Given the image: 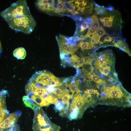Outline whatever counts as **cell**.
Listing matches in <instances>:
<instances>
[{
  "label": "cell",
  "mask_w": 131,
  "mask_h": 131,
  "mask_svg": "<svg viewBox=\"0 0 131 131\" xmlns=\"http://www.w3.org/2000/svg\"><path fill=\"white\" fill-rule=\"evenodd\" d=\"M99 104L124 108L131 106V95L119 82L102 84Z\"/></svg>",
  "instance_id": "6da1fadb"
},
{
  "label": "cell",
  "mask_w": 131,
  "mask_h": 131,
  "mask_svg": "<svg viewBox=\"0 0 131 131\" xmlns=\"http://www.w3.org/2000/svg\"><path fill=\"white\" fill-rule=\"evenodd\" d=\"M6 22L12 29L27 34L32 33L36 25L35 21L31 15L19 16Z\"/></svg>",
  "instance_id": "7a4b0ae2"
},
{
  "label": "cell",
  "mask_w": 131,
  "mask_h": 131,
  "mask_svg": "<svg viewBox=\"0 0 131 131\" xmlns=\"http://www.w3.org/2000/svg\"><path fill=\"white\" fill-rule=\"evenodd\" d=\"M0 15L6 21L19 16L31 15L26 1L19 0L12 3Z\"/></svg>",
  "instance_id": "3957f363"
},
{
  "label": "cell",
  "mask_w": 131,
  "mask_h": 131,
  "mask_svg": "<svg viewBox=\"0 0 131 131\" xmlns=\"http://www.w3.org/2000/svg\"><path fill=\"white\" fill-rule=\"evenodd\" d=\"M30 79L42 87L48 86L56 87L62 84V82L58 78L46 70L36 72Z\"/></svg>",
  "instance_id": "277c9868"
},
{
  "label": "cell",
  "mask_w": 131,
  "mask_h": 131,
  "mask_svg": "<svg viewBox=\"0 0 131 131\" xmlns=\"http://www.w3.org/2000/svg\"><path fill=\"white\" fill-rule=\"evenodd\" d=\"M91 64L92 70L115 66V58L111 51L105 50L97 54L93 59Z\"/></svg>",
  "instance_id": "5b68a950"
},
{
  "label": "cell",
  "mask_w": 131,
  "mask_h": 131,
  "mask_svg": "<svg viewBox=\"0 0 131 131\" xmlns=\"http://www.w3.org/2000/svg\"><path fill=\"white\" fill-rule=\"evenodd\" d=\"M21 113L20 111H18L10 114L3 121L0 123V128L4 129L11 127L16 123Z\"/></svg>",
  "instance_id": "8992f818"
},
{
  "label": "cell",
  "mask_w": 131,
  "mask_h": 131,
  "mask_svg": "<svg viewBox=\"0 0 131 131\" xmlns=\"http://www.w3.org/2000/svg\"><path fill=\"white\" fill-rule=\"evenodd\" d=\"M106 34L105 32L101 26H100L97 30V32L90 38L93 41V42L96 44H98L100 42V40L101 37Z\"/></svg>",
  "instance_id": "52a82bcc"
},
{
  "label": "cell",
  "mask_w": 131,
  "mask_h": 131,
  "mask_svg": "<svg viewBox=\"0 0 131 131\" xmlns=\"http://www.w3.org/2000/svg\"><path fill=\"white\" fill-rule=\"evenodd\" d=\"M113 43L114 46L120 48L131 56V51L128 45L124 41L122 40H119L116 42H114Z\"/></svg>",
  "instance_id": "ba28073f"
},
{
  "label": "cell",
  "mask_w": 131,
  "mask_h": 131,
  "mask_svg": "<svg viewBox=\"0 0 131 131\" xmlns=\"http://www.w3.org/2000/svg\"><path fill=\"white\" fill-rule=\"evenodd\" d=\"M22 99L25 106L30 107L34 111L37 108L40 106L33 100L30 98L27 95L23 96Z\"/></svg>",
  "instance_id": "9c48e42d"
},
{
  "label": "cell",
  "mask_w": 131,
  "mask_h": 131,
  "mask_svg": "<svg viewBox=\"0 0 131 131\" xmlns=\"http://www.w3.org/2000/svg\"><path fill=\"white\" fill-rule=\"evenodd\" d=\"M13 55L17 59H23L25 58L26 53L24 48L19 47L15 49L13 52Z\"/></svg>",
  "instance_id": "30bf717a"
},
{
  "label": "cell",
  "mask_w": 131,
  "mask_h": 131,
  "mask_svg": "<svg viewBox=\"0 0 131 131\" xmlns=\"http://www.w3.org/2000/svg\"><path fill=\"white\" fill-rule=\"evenodd\" d=\"M60 86L61 87L58 86L55 87V90L52 93L53 94H52L59 99H61L64 95L69 93V92Z\"/></svg>",
  "instance_id": "8fae6325"
},
{
  "label": "cell",
  "mask_w": 131,
  "mask_h": 131,
  "mask_svg": "<svg viewBox=\"0 0 131 131\" xmlns=\"http://www.w3.org/2000/svg\"><path fill=\"white\" fill-rule=\"evenodd\" d=\"M94 43L92 41L89 42L82 41L80 42L79 45L82 50H88L95 47Z\"/></svg>",
  "instance_id": "7c38bea8"
},
{
  "label": "cell",
  "mask_w": 131,
  "mask_h": 131,
  "mask_svg": "<svg viewBox=\"0 0 131 131\" xmlns=\"http://www.w3.org/2000/svg\"><path fill=\"white\" fill-rule=\"evenodd\" d=\"M92 23L90 26H89V28L92 27L98 29L99 27V24L97 16L95 15H93L91 16Z\"/></svg>",
  "instance_id": "4fadbf2b"
},
{
  "label": "cell",
  "mask_w": 131,
  "mask_h": 131,
  "mask_svg": "<svg viewBox=\"0 0 131 131\" xmlns=\"http://www.w3.org/2000/svg\"><path fill=\"white\" fill-rule=\"evenodd\" d=\"M58 3L57 4V8L56 10H54V12L59 13L61 12H64L63 9L64 4V1L61 0H58Z\"/></svg>",
  "instance_id": "5bb4252c"
},
{
  "label": "cell",
  "mask_w": 131,
  "mask_h": 131,
  "mask_svg": "<svg viewBox=\"0 0 131 131\" xmlns=\"http://www.w3.org/2000/svg\"><path fill=\"white\" fill-rule=\"evenodd\" d=\"M30 98L33 100L35 103L40 106L43 99L40 97L34 95H28Z\"/></svg>",
  "instance_id": "9a60e30c"
},
{
  "label": "cell",
  "mask_w": 131,
  "mask_h": 131,
  "mask_svg": "<svg viewBox=\"0 0 131 131\" xmlns=\"http://www.w3.org/2000/svg\"><path fill=\"white\" fill-rule=\"evenodd\" d=\"M55 107L54 108L56 111H60L63 108L65 105L61 101L59 100L58 103L54 104Z\"/></svg>",
  "instance_id": "2e32d148"
},
{
  "label": "cell",
  "mask_w": 131,
  "mask_h": 131,
  "mask_svg": "<svg viewBox=\"0 0 131 131\" xmlns=\"http://www.w3.org/2000/svg\"><path fill=\"white\" fill-rule=\"evenodd\" d=\"M71 95L69 93L64 95L62 98V101L64 104H66L69 103L70 99L71 98Z\"/></svg>",
  "instance_id": "e0dca14e"
},
{
  "label": "cell",
  "mask_w": 131,
  "mask_h": 131,
  "mask_svg": "<svg viewBox=\"0 0 131 131\" xmlns=\"http://www.w3.org/2000/svg\"><path fill=\"white\" fill-rule=\"evenodd\" d=\"M98 29L91 27L88 29V31L86 34L83 36L84 38L90 37V35H93L97 31Z\"/></svg>",
  "instance_id": "ac0fdd59"
},
{
  "label": "cell",
  "mask_w": 131,
  "mask_h": 131,
  "mask_svg": "<svg viewBox=\"0 0 131 131\" xmlns=\"http://www.w3.org/2000/svg\"><path fill=\"white\" fill-rule=\"evenodd\" d=\"M69 114V110L64 108L60 111L59 115L63 117H66L68 116Z\"/></svg>",
  "instance_id": "d6986e66"
},
{
  "label": "cell",
  "mask_w": 131,
  "mask_h": 131,
  "mask_svg": "<svg viewBox=\"0 0 131 131\" xmlns=\"http://www.w3.org/2000/svg\"><path fill=\"white\" fill-rule=\"evenodd\" d=\"M6 113L8 114L9 112H7L6 109L0 110V123L5 118L6 115Z\"/></svg>",
  "instance_id": "ffe728a7"
},
{
  "label": "cell",
  "mask_w": 131,
  "mask_h": 131,
  "mask_svg": "<svg viewBox=\"0 0 131 131\" xmlns=\"http://www.w3.org/2000/svg\"><path fill=\"white\" fill-rule=\"evenodd\" d=\"M79 27L81 28L80 32H82L87 28H88L89 26L88 25L86 22L84 21L81 25H79Z\"/></svg>",
  "instance_id": "44dd1931"
},
{
  "label": "cell",
  "mask_w": 131,
  "mask_h": 131,
  "mask_svg": "<svg viewBox=\"0 0 131 131\" xmlns=\"http://www.w3.org/2000/svg\"><path fill=\"white\" fill-rule=\"evenodd\" d=\"M114 18V16H111L110 17H105L103 18L101 17L99 18V20L102 23L104 22H107L110 20H113Z\"/></svg>",
  "instance_id": "7402d4cb"
},
{
  "label": "cell",
  "mask_w": 131,
  "mask_h": 131,
  "mask_svg": "<svg viewBox=\"0 0 131 131\" xmlns=\"http://www.w3.org/2000/svg\"><path fill=\"white\" fill-rule=\"evenodd\" d=\"M113 37H111L109 35L106 36L104 38L103 41L100 42L99 45L103 44L104 43L106 42L108 43L111 42L113 40Z\"/></svg>",
  "instance_id": "603a6c76"
},
{
  "label": "cell",
  "mask_w": 131,
  "mask_h": 131,
  "mask_svg": "<svg viewBox=\"0 0 131 131\" xmlns=\"http://www.w3.org/2000/svg\"><path fill=\"white\" fill-rule=\"evenodd\" d=\"M8 131H20L19 127L17 124L15 123L11 127Z\"/></svg>",
  "instance_id": "cb8c5ba5"
},
{
  "label": "cell",
  "mask_w": 131,
  "mask_h": 131,
  "mask_svg": "<svg viewBox=\"0 0 131 131\" xmlns=\"http://www.w3.org/2000/svg\"><path fill=\"white\" fill-rule=\"evenodd\" d=\"M103 6L100 7L98 10L96 11L97 14L100 15H103L106 12V9L104 8Z\"/></svg>",
  "instance_id": "d4e9b609"
},
{
  "label": "cell",
  "mask_w": 131,
  "mask_h": 131,
  "mask_svg": "<svg viewBox=\"0 0 131 131\" xmlns=\"http://www.w3.org/2000/svg\"><path fill=\"white\" fill-rule=\"evenodd\" d=\"M84 21L88 24H90L92 23V20L91 18L87 17L84 20Z\"/></svg>",
  "instance_id": "484cf974"
},
{
  "label": "cell",
  "mask_w": 131,
  "mask_h": 131,
  "mask_svg": "<svg viewBox=\"0 0 131 131\" xmlns=\"http://www.w3.org/2000/svg\"><path fill=\"white\" fill-rule=\"evenodd\" d=\"M54 0H48V3L49 4L54 5Z\"/></svg>",
  "instance_id": "4316f807"
},
{
  "label": "cell",
  "mask_w": 131,
  "mask_h": 131,
  "mask_svg": "<svg viewBox=\"0 0 131 131\" xmlns=\"http://www.w3.org/2000/svg\"><path fill=\"white\" fill-rule=\"evenodd\" d=\"M84 0H77V2L79 4L83 3Z\"/></svg>",
  "instance_id": "83f0119b"
},
{
  "label": "cell",
  "mask_w": 131,
  "mask_h": 131,
  "mask_svg": "<svg viewBox=\"0 0 131 131\" xmlns=\"http://www.w3.org/2000/svg\"><path fill=\"white\" fill-rule=\"evenodd\" d=\"M107 9L110 11H113L114 9L112 7H107Z\"/></svg>",
  "instance_id": "f1b7e54d"
},
{
  "label": "cell",
  "mask_w": 131,
  "mask_h": 131,
  "mask_svg": "<svg viewBox=\"0 0 131 131\" xmlns=\"http://www.w3.org/2000/svg\"><path fill=\"white\" fill-rule=\"evenodd\" d=\"M2 48L1 43L0 40V55L2 51Z\"/></svg>",
  "instance_id": "f546056e"
},
{
  "label": "cell",
  "mask_w": 131,
  "mask_h": 131,
  "mask_svg": "<svg viewBox=\"0 0 131 131\" xmlns=\"http://www.w3.org/2000/svg\"><path fill=\"white\" fill-rule=\"evenodd\" d=\"M83 3L86 6L87 3V1L86 0H84Z\"/></svg>",
  "instance_id": "4dcf8cb0"
}]
</instances>
